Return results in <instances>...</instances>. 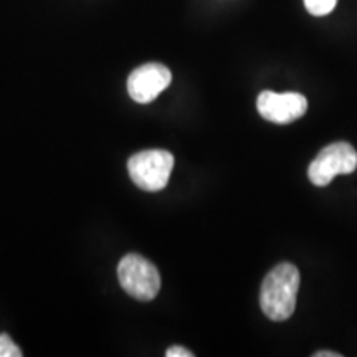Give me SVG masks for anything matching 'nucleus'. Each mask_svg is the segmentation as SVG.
<instances>
[{
    "label": "nucleus",
    "mask_w": 357,
    "mask_h": 357,
    "mask_svg": "<svg viewBox=\"0 0 357 357\" xmlns=\"http://www.w3.org/2000/svg\"><path fill=\"white\" fill-rule=\"evenodd\" d=\"M336 3L337 0H305L306 10L314 17H324L331 13Z\"/></svg>",
    "instance_id": "7"
},
{
    "label": "nucleus",
    "mask_w": 357,
    "mask_h": 357,
    "mask_svg": "<svg viewBox=\"0 0 357 357\" xmlns=\"http://www.w3.org/2000/svg\"><path fill=\"white\" fill-rule=\"evenodd\" d=\"M174 167V155L169 151H142L134 154L128 162V171L132 182L139 189L159 192L169 184Z\"/></svg>",
    "instance_id": "3"
},
{
    "label": "nucleus",
    "mask_w": 357,
    "mask_h": 357,
    "mask_svg": "<svg viewBox=\"0 0 357 357\" xmlns=\"http://www.w3.org/2000/svg\"><path fill=\"white\" fill-rule=\"evenodd\" d=\"M258 113L266 121L275 124H289L305 116L307 100L300 93L263 91L257 100Z\"/></svg>",
    "instance_id": "5"
},
{
    "label": "nucleus",
    "mask_w": 357,
    "mask_h": 357,
    "mask_svg": "<svg viewBox=\"0 0 357 357\" xmlns=\"http://www.w3.org/2000/svg\"><path fill=\"white\" fill-rule=\"evenodd\" d=\"M118 278L124 291L139 301H151L160 289L158 268L147 258L131 253L118 265Z\"/></svg>",
    "instance_id": "2"
},
{
    "label": "nucleus",
    "mask_w": 357,
    "mask_h": 357,
    "mask_svg": "<svg viewBox=\"0 0 357 357\" xmlns=\"http://www.w3.org/2000/svg\"><path fill=\"white\" fill-rule=\"evenodd\" d=\"M314 357H341L339 352H331V351H318L312 354Z\"/></svg>",
    "instance_id": "10"
},
{
    "label": "nucleus",
    "mask_w": 357,
    "mask_h": 357,
    "mask_svg": "<svg viewBox=\"0 0 357 357\" xmlns=\"http://www.w3.org/2000/svg\"><path fill=\"white\" fill-rule=\"evenodd\" d=\"M357 169V151L349 142L339 141L319 151L307 169V177L314 185L326 187L336 176H347Z\"/></svg>",
    "instance_id": "4"
},
{
    "label": "nucleus",
    "mask_w": 357,
    "mask_h": 357,
    "mask_svg": "<svg viewBox=\"0 0 357 357\" xmlns=\"http://www.w3.org/2000/svg\"><path fill=\"white\" fill-rule=\"evenodd\" d=\"M166 356L167 357H192L194 354H192L190 351H187L185 347L172 346V347H169V349L166 351Z\"/></svg>",
    "instance_id": "9"
},
{
    "label": "nucleus",
    "mask_w": 357,
    "mask_h": 357,
    "mask_svg": "<svg viewBox=\"0 0 357 357\" xmlns=\"http://www.w3.org/2000/svg\"><path fill=\"white\" fill-rule=\"evenodd\" d=\"M20 347L12 341L8 334H0V357H20Z\"/></svg>",
    "instance_id": "8"
},
{
    "label": "nucleus",
    "mask_w": 357,
    "mask_h": 357,
    "mask_svg": "<svg viewBox=\"0 0 357 357\" xmlns=\"http://www.w3.org/2000/svg\"><path fill=\"white\" fill-rule=\"evenodd\" d=\"M172 75L167 66L160 63H146L129 75L128 91L136 102L147 105L154 101L171 84Z\"/></svg>",
    "instance_id": "6"
},
{
    "label": "nucleus",
    "mask_w": 357,
    "mask_h": 357,
    "mask_svg": "<svg viewBox=\"0 0 357 357\" xmlns=\"http://www.w3.org/2000/svg\"><path fill=\"white\" fill-rule=\"evenodd\" d=\"M300 271L291 263H280L263 280L260 306L268 319L281 323L293 316L300 289Z\"/></svg>",
    "instance_id": "1"
}]
</instances>
